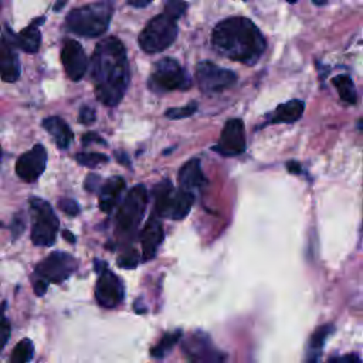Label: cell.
<instances>
[{"instance_id": "6da1fadb", "label": "cell", "mask_w": 363, "mask_h": 363, "mask_svg": "<svg viewBox=\"0 0 363 363\" xmlns=\"http://www.w3.org/2000/svg\"><path fill=\"white\" fill-rule=\"evenodd\" d=\"M91 77L95 85V96L104 105L115 106L123 98L130 77L122 41L108 37L96 44L91 60Z\"/></svg>"}, {"instance_id": "7a4b0ae2", "label": "cell", "mask_w": 363, "mask_h": 363, "mask_svg": "<svg viewBox=\"0 0 363 363\" xmlns=\"http://www.w3.org/2000/svg\"><path fill=\"white\" fill-rule=\"evenodd\" d=\"M211 43L217 52L245 65L255 64L265 50V38L259 28L245 17L220 21L213 30Z\"/></svg>"}, {"instance_id": "3957f363", "label": "cell", "mask_w": 363, "mask_h": 363, "mask_svg": "<svg viewBox=\"0 0 363 363\" xmlns=\"http://www.w3.org/2000/svg\"><path fill=\"white\" fill-rule=\"evenodd\" d=\"M112 17V4L98 1L74 9L67 16V28L82 37H96L104 34Z\"/></svg>"}, {"instance_id": "277c9868", "label": "cell", "mask_w": 363, "mask_h": 363, "mask_svg": "<svg viewBox=\"0 0 363 363\" xmlns=\"http://www.w3.org/2000/svg\"><path fill=\"white\" fill-rule=\"evenodd\" d=\"M156 213L172 220L184 218L194 203V193L183 189L174 190L170 180H162L153 189Z\"/></svg>"}, {"instance_id": "5b68a950", "label": "cell", "mask_w": 363, "mask_h": 363, "mask_svg": "<svg viewBox=\"0 0 363 363\" xmlns=\"http://www.w3.org/2000/svg\"><path fill=\"white\" fill-rule=\"evenodd\" d=\"M176 20L164 13L155 16L139 34V45L145 52H160L166 50L177 37Z\"/></svg>"}, {"instance_id": "8992f818", "label": "cell", "mask_w": 363, "mask_h": 363, "mask_svg": "<svg viewBox=\"0 0 363 363\" xmlns=\"http://www.w3.org/2000/svg\"><path fill=\"white\" fill-rule=\"evenodd\" d=\"M149 86L156 92L186 91L191 86V78L173 58H162L153 65Z\"/></svg>"}, {"instance_id": "52a82bcc", "label": "cell", "mask_w": 363, "mask_h": 363, "mask_svg": "<svg viewBox=\"0 0 363 363\" xmlns=\"http://www.w3.org/2000/svg\"><path fill=\"white\" fill-rule=\"evenodd\" d=\"M30 207L33 210V244L40 247H50L55 241V235L58 231V218L52 211L51 206L43 199H30Z\"/></svg>"}, {"instance_id": "ba28073f", "label": "cell", "mask_w": 363, "mask_h": 363, "mask_svg": "<svg viewBox=\"0 0 363 363\" xmlns=\"http://www.w3.org/2000/svg\"><path fill=\"white\" fill-rule=\"evenodd\" d=\"M146 204H147L146 187L143 184L133 186L130 191L126 194L118 211L116 224H118V231L121 234L132 235L136 231L143 217V213L146 210Z\"/></svg>"}, {"instance_id": "9c48e42d", "label": "cell", "mask_w": 363, "mask_h": 363, "mask_svg": "<svg viewBox=\"0 0 363 363\" xmlns=\"http://www.w3.org/2000/svg\"><path fill=\"white\" fill-rule=\"evenodd\" d=\"M196 79L199 88L206 92H221L233 86L237 81V75L225 68L216 65L211 61H200L196 65Z\"/></svg>"}, {"instance_id": "30bf717a", "label": "cell", "mask_w": 363, "mask_h": 363, "mask_svg": "<svg viewBox=\"0 0 363 363\" xmlns=\"http://www.w3.org/2000/svg\"><path fill=\"white\" fill-rule=\"evenodd\" d=\"M77 268V261L72 255L61 251L51 252L44 261L35 267V279L45 281L47 284H60L65 281Z\"/></svg>"}, {"instance_id": "8fae6325", "label": "cell", "mask_w": 363, "mask_h": 363, "mask_svg": "<svg viewBox=\"0 0 363 363\" xmlns=\"http://www.w3.org/2000/svg\"><path fill=\"white\" fill-rule=\"evenodd\" d=\"M187 363H224L225 354L211 345L204 333H193L183 343Z\"/></svg>"}, {"instance_id": "7c38bea8", "label": "cell", "mask_w": 363, "mask_h": 363, "mask_svg": "<svg viewBox=\"0 0 363 363\" xmlns=\"http://www.w3.org/2000/svg\"><path fill=\"white\" fill-rule=\"evenodd\" d=\"M213 150L227 157L241 155L245 150V130L241 119L233 118L225 122L220 140L213 146Z\"/></svg>"}, {"instance_id": "4fadbf2b", "label": "cell", "mask_w": 363, "mask_h": 363, "mask_svg": "<svg viewBox=\"0 0 363 363\" xmlns=\"http://www.w3.org/2000/svg\"><path fill=\"white\" fill-rule=\"evenodd\" d=\"M123 294L122 281L112 271L105 268L98 274L95 298L102 308H115L122 302Z\"/></svg>"}, {"instance_id": "5bb4252c", "label": "cell", "mask_w": 363, "mask_h": 363, "mask_svg": "<svg viewBox=\"0 0 363 363\" xmlns=\"http://www.w3.org/2000/svg\"><path fill=\"white\" fill-rule=\"evenodd\" d=\"M47 164V152L43 145H35L28 152L21 155L16 163V173L24 182H35Z\"/></svg>"}, {"instance_id": "9a60e30c", "label": "cell", "mask_w": 363, "mask_h": 363, "mask_svg": "<svg viewBox=\"0 0 363 363\" xmlns=\"http://www.w3.org/2000/svg\"><path fill=\"white\" fill-rule=\"evenodd\" d=\"M61 61L67 75L72 81H79L88 68V58L82 45L75 40H65L61 50Z\"/></svg>"}, {"instance_id": "2e32d148", "label": "cell", "mask_w": 363, "mask_h": 363, "mask_svg": "<svg viewBox=\"0 0 363 363\" xmlns=\"http://www.w3.org/2000/svg\"><path fill=\"white\" fill-rule=\"evenodd\" d=\"M14 45L16 35L7 30V35L0 38V75L6 82H14L20 77V62Z\"/></svg>"}, {"instance_id": "e0dca14e", "label": "cell", "mask_w": 363, "mask_h": 363, "mask_svg": "<svg viewBox=\"0 0 363 363\" xmlns=\"http://www.w3.org/2000/svg\"><path fill=\"white\" fill-rule=\"evenodd\" d=\"M163 228L160 221L152 214V217L145 224L140 233V242H142V258L145 261L155 257L156 250L163 241Z\"/></svg>"}, {"instance_id": "ac0fdd59", "label": "cell", "mask_w": 363, "mask_h": 363, "mask_svg": "<svg viewBox=\"0 0 363 363\" xmlns=\"http://www.w3.org/2000/svg\"><path fill=\"white\" fill-rule=\"evenodd\" d=\"M179 183L180 189L191 193L193 190H200L207 183V179L201 170L200 159L194 157L182 166L179 170Z\"/></svg>"}, {"instance_id": "d6986e66", "label": "cell", "mask_w": 363, "mask_h": 363, "mask_svg": "<svg viewBox=\"0 0 363 363\" xmlns=\"http://www.w3.org/2000/svg\"><path fill=\"white\" fill-rule=\"evenodd\" d=\"M125 190V180L121 176H113L105 182L99 191V208L104 213H111L118 203L121 193Z\"/></svg>"}, {"instance_id": "ffe728a7", "label": "cell", "mask_w": 363, "mask_h": 363, "mask_svg": "<svg viewBox=\"0 0 363 363\" xmlns=\"http://www.w3.org/2000/svg\"><path fill=\"white\" fill-rule=\"evenodd\" d=\"M43 128L52 136L54 142L57 143V146L60 149H67L74 139V133H72L71 128L60 116L45 118L43 121Z\"/></svg>"}, {"instance_id": "44dd1931", "label": "cell", "mask_w": 363, "mask_h": 363, "mask_svg": "<svg viewBox=\"0 0 363 363\" xmlns=\"http://www.w3.org/2000/svg\"><path fill=\"white\" fill-rule=\"evenodd\" d=\"M44 20H45V17L35 18L28 27L21 30L16 35V45H18L26 52H30V54L37 52V50L40 48V44H41V33L38 30V26L43 24Z\"/></svg>"}, {"instance_id": "7402d4cb", "label": "cell", "mask_w": 363, "mask_h": 363, "mask_svg": "<svg viewBox=\"0 0 363 363\" xmlns=\"http://www.w3.org/2000/svg\"><path fill=\"white\" fill-rule=\"evenodd\" d=\"M305 109V104L301 99H292L288 101L285 104H281L272 118L271 122L272 123H294L295 121H298Z\"/></svg>"}, {"instance_id": "603a6c76", "label": "cell", "mask_w": 363, "mask_h": 363, "mask_svg": "<svg viewBox=\"0 0 363 363\" xmlns=\"http://www.w3.org/2000/svg\"><path fill=\"white\" fill-rule=\"evenodd\" d=\"M333 330L332 325H323L319 326L313 335L311 336L309 340V354H308V363H316V360L319 359V352L326 340V337L330 335V332Z\"/></svg>"}, {"instance_id": "cb8c5ba5", "label": "cell", "mask_w": 363, "mask_h": 363, "mask_svg": "<svg viewBox=\"0 0 363 363\" xmlns=\"http://www.w3.org/2000/svg\"><path fill=\"white\" fill-rule=\"evenodd\" d=\"M333 85L336 86L339 96L347 102V104H356L357 101V92L354 88V84L349 75H337L332 79Z\"/></svg>"}, {"instance_id": "d4e9b609", "label": "cell", "mask_w": 363, "mask_h": 363, "mask_svg": "<svg viewBox=\"0 0 363 363\" xmlns=\"http://www.w3.org/2000/svg\"><path fill=\"white\" fill-rule=\"evenodd\" d=\"M34 354V346L30 339L20 340L11 352L10 363H27Z\"/></svg>"}, {"instance_id": "484cf974", "label": "cell", "mask_w": 363, "mask_h": 363, "mask_svg": "<svg viewBox=\"0 0 363 363\" xmlns=\"http://www.w3.org/2000/svg\"><path fill=\"white\" fill-rule=\"evenodd\" d=\"M180 336H182V330H174V332H172V333H166V335L159 340V343L150 350L152 356L156 357V359L163 357V356L179 342Z\"/></svg>"}, {"instance_id": "4316f807", "label": "cell", "mask_w": 363, "mask_h": 363, "mask_svg": "<svg viewBox=\"0 0 363 363\" xmlns=\"http://www.w3.org/2000/svg\"><path fill=\"white\" fill-rule=\"evenodd\" d=\"M75 159L81 166H85L89 169H95L96 166L106 163L109 160L106 155L98 153V152H79L75 155Z\"/></svg>"}, {"instance_id": "83f0119b", "label": "cell", "mask_w": 363, "mask_h": 363, "mask_svg": "<svg viewBox=\"0 0 363 363\" xmlns=\"http://www.w3.org/2000/svg\"><path fill=\"white\" fill-rule=\"evenodd\" d=\"M140 261V255L136 250L130 248V250H126L125 252H122V255L118 258V265L121 268H125V269H130V268H135Z\"/></svg>"}, {"instance_id": "f1b7e54d", "label": "cell", "mask_w": 363, "mask_h": 363, "mask_svg": "<svg viewBox=\"0 0 363 363\" xmlns=\"http://www.w3.org/2000/svg\"><path fill=\"white\" fill-rule=\"evenodd\" d=\"M197 109V104L196 102H191L189 105H184V106H180V108H170L166 111V116L169 119H183V118H187V116H191Z\"/></svg>"}, {"instance_id": "f546056e", "label": "cell", "mask_w": 363, "mask_h": 363, "mask_svg": "<svg viewBox=\"0 0 363 363\" xmlns=\"http://www.w3.org/2000/svg\"><path fill=\"white\" fill-rule=\"evenodd\" d=\"M186 9H187V3L184 1H177V0L167 1L164 4V14L173 20H177L180 16H183Z\"/></svg>"}, {"instance_id": "4dcf8cb0", "label": "cell", "mask_w": 363, "mask_h": 363, "mask_svg": "<svg viewBox=\"0 0 363 363\" xmlns=\"http://www.w3.org/2000/svg\"><path fill=\"white\" fill-rule=\"evenodd\" d=\"M6 306V302H3L0 305V347H3L9 337H10V332H11V328H10V322L9 319L3 315V309Z\"/></svg>"}, {"instance_id": "1f68e13d", "label": "cell", "mask_w": 363, "mask_h": 363, "mask_svg": "<svg viewBox=\"0 0 363 363\" xmlns=\"http://www.w3.org/2000/svg\"><path fill=\"white\" fill-rule=\"evenodd\" d=\"M58 208L68 216H77L79 213V206L72 199H61L58 201Z\"/></svg>"}, {"instance_id": "d6a6232c", "label": "cell", "mask_w": 363, "mask_h": 363, "mask_svg": "<svg viewBox=\"0 0 363 363\" xmlns=\"http://www.w3.org/2000/svg\"><path fill=\"white\" fill-rule=\"evenodd\" d=\"M95 118H96V115H95V109H94V108L85 105V106H82V108L79 109L78 121H79L81 123L89 125V123H92V122L95 121Z\"/></svg>"}, {"instance_id": "836d02e7", "label": "cell", "mask_w": 363, "mask_h": 363, "mask_svg": "<svg viewBox=\"0 0 363 363\" xmlns=\"http://www.w3.org/2000/svg\"><path fill=\"white\" fill-rule=\"evenodd\" d=\"M328 363H362V360L359 359L357 354L354 353H349V354H345V356H336V357H332Z\"/></svg>"}, {"instance_id": "e575fe53", "label": "cell", "mask_w": 363, "mask_h": 363, "mask_svg": "<svg viewBox=\"0 0 363 363\" xmlns=\"http://www.w3.org/2000/svg\"><path fill=\"white\" fill-rule=\"evenodd\" d=\"M99 180H101V177L99 176H96V174H88V177L85 179V189L88 190V191H96V189H98V186H99Z\"/></svg>"}, {"instance_id": "d590c367", "label": "cell", "mask_w": 363, "mask_h": 363, "mask_svg": "<svg viewBox=\"0 0 363 363\" xmlns=\"http://www.w3.org/2000/svg\"><path fill=\"white\" fill-rule=\"evenodd\" d=\"M24 230V221L21 220V214L20 216H17L16 218H14V221H13V224H11V231H13V237L14 238H17L20 234H21V231Z\"/></svg>"}, {"instance_id": "8d00e7d4", "label": "cell", "mask_w": 363, "mask_h": 363, "mask_svg": "<svg viewBox=\"0 0 363 363\" xmlns=\"http://www.w3.org/2000/svg\"><path fill=\"white\" fill-rule=\"evenodd\" d=\"M47 288H48V284H47L45 281L34 279V292H35V295H38V296L44 295L45 291H47Z\"/></svg>"}, {"instance_id": "74e56055", "label": "cell", "mask_w": 363, "mask_h": 363, "mask_svg": "<svg viewBox=\"0 0 363 363\" xmlns=\"http://www.w3.org/2000/svg\"><path fill=\"white\" fill-rule=\"evenodd\" d=\"M89 142H99V143L105 145V140H104V139H101L96 133H92V132L85 133V135H84V138H82V143H84V145H88Z\"/></svg>"}, {"instance_id": "f35d334b", "label": "cell", "mask_w": 363, "mask_h": 363, "mask_svg": "<svg viewBox=\"0 0 363 363\" xmlns=\"http://www.w3.org/2000/svg\"><path fill=\"white\" fill-rule=\"evenodd\" d=\"M128 4L132 7H146L147 4H150V0H129Z\"/></svg>"}, {"instance_id": "ab89813d", "label": "cell", "mask_w": 363, "mask_h": 363, "mask_svg": "<svg viewBox=\"0 0 363 363\" xmlns=\"http://www.w3.org/2000/svg\"><path fill=\"white\" fill-rule=\"evenodd\" d=\"M286 167H288V170L291 172V173H301V166H299V163H296V162H288L286 163Z\"/></svg>"}, {"instance_id": "60d3db41", "label": "cell", "mask_w": 363, "mask_h": 363, "mask_svg": "<svg viewBox=\"0 0 363 363\" xmlns=\"http://www.w3.org/2000/svg\"><path fill=\"white\" fill-rule=\"evenodd\" d=\"M62 235L67 238V241H69V242H75V235H74L72 233H69L68 230H64V231H62Z\"/></svg>"}, {"instance_id": "b9f144b4", "label": "cell", "mask_w": 363, "mask_h": 363, "mask_svg": "<svg viewBox=\"0 0 363 363\" xmlns=\"http://www.w3.org/2000/svg\"><path fill=\"white\" fill-rule=\"evenodd\" d=\"M116 157H118V162H121V163H123V164L129 166V162L126 160V159H128V157H126V155H123V153H118V152H116Z\"/></svg>"}, {"instance_id": "7bdbcfd3", "label": "cell", "mask_w": 363, "mask_h": 363, "mask_svg": "<svg viewBox=\"0 0 363 363\" xmlns=\"http://www.w3.org/2000/svg\"><path fill=\"white\" fill-rule=\"evenodd\" d=\"M357 129H359L360 132H363V118L359 119V122H357Z\"/></svg>"}, {"instance_id": "ee69618b", "label": "cell", "mask_w": 363, "mask_h": 363, "mask_svg": "<svg viewBox=\"0 0 363 363\" xmlns=\"http://www.w3.org/2000/svg\"><path fill=\"white\" fill-rule=\"evenodd\" d=\"M61 6H65V1H60V3H57V4L54 6V10L57 11V10H58Z\"/></svg>"}, {"instance_id": "f6af8a7d", "label": "cell", "mask_w": 363, "mask_h": 363, "mask_svg": "<svg viewBox=\"0 0 363 363\" xmlns=\"http://www.w3.org/2000/svg\"><path fill=\"white\" fill-rule=\"evenodd\" d=\"M0 160H1V147H0Z\"/></svg>"}, {"instance_id": "bcb514c9", "label": "cell", "mask_w": 363, "mask_h": 363, "mask_svg": "<svg viewBox=\"0 0 363 363\" xmlns=\"http://www.w3.org/2000/svg\"><path fill=\"white\" fill-rule=\"evenodd\" d=\"M0 227H1V221H0Z\"/></svg>"}]
</instances>
